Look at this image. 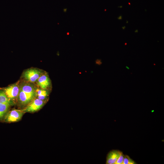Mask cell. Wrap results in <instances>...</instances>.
Wrapping results in <instances>:
<instances>
[{
	"instance_id": "1",
	"label": "cell",
	"mask_w": 164,
	"mask_h": 164,
	"mask_svg": "<svg viewBox=\"0 0 164 164\" xmlns=\"http://www.w3.org/2000/svg\"><path fill=\"white\" fill-rule=\"evenodd\" d=\"M36 97V89L32 85L24 83L20 86L18 98L20 103L26 104L31 101Z\"/></svg>"
},
{
	"instance_id": "2",
	"label": "cell",
	"mask_w": 164,
	"mask_h": 164,
	"mask_svg": "<svg viewBox=\"0 0 164 164\" xmlns=\"http://www.w3.org/2000/svg\"><path fill=\"white\" fill-rule=\"evenodd\" d=\"M41 74L40 70L37 69L31 68L25 70L23 76L26 80L31 82L34 83L37 82Z\"/></svg>"
},
{
	"instance_id": "3",
	"label": "cell",
	"mask_w": 164,
	"mask_h": 164,
	"mask_svg": "<svg viewBox=\"0 0 164 164\" xmlns=\"http://www.w3.org/2000/svg\"><path fill=\"white\" fill-rule=\"evenodd\" d=\"M19 90L20 86L17 83L5 88L4 91L8 97L11 100L18 97Z\"/></svg>"
},
{
	"instance_id": "4",
	"label": "cell",
	"mask_w": 164,
	"mask_h": 164,
	"mask_svg": "<svg viewBox=\"0 0 164 164\" xmlns=\"http://www.w3.org/2000/svg\"><path fill=\"white\" fill-rule=\"evenodd\" d=\"M44 102L43 100L38 98H36L32 100L29 104L24 109L25 112H33L40 109L44 105Z\"/></svg>"
},
{
	"instance_id": "5",
	"label": "cell",
	"mask_w": 164,
	"mask_h": 164,
	"mask_svg": "<svg viewBox=\"0 0 164 164\" xmlns=\"http://www.w3.org/2000/svg\"><path fill=\"white\" fill-rule=\"evenodd\" d=\"M25 112L23 110H13L7 114L5 118L6 121L8 122L18 121L21 119Z\"/></svg>"
},
{
	"instance_id": "6",
	"label": "cell",
	"mask_w": 164,
	"mask_h": 164,
	"mask_svg": "<svg viewBox=\"0 0 164 164\" xmlns=\"http://www.w3.org/2000/svg\"><path fill=\"white\" fill-rule=\"evenodd\" d=\"M122 153L121 151L119 150H113L110 151L107 155L106 164H115L118 158Z\"/></svg>"
},
{
	"instance_id": "7",
	"label": "cell",
	"mask_w": 164,
	"mask_h": 164,
	"mask_svg": "<svg viewBox=\"0 0 164 164\" xmlns=\"http://www.w3.org/2000/svg\"><path fill=\"white\" fill-rule=\"evenodd\" d=\"M37 82L38 85L43 89H46L50 85V79L47 74L46 73L41 74Z\"/></svg>"
},
{
	"instance_id": "8",
	"label": "cell",
	"mask_w": 164,
	"mask_h": 164,
	"mask_svg": "<svg viewBox=\"0 0 164 164\" xmlns=\"http://www.w3.org/2000/svg\"><path fill=\"white\" fill-rule=\"evenodd\" d=\"M49 93L46 89H36V96L39 99L44 100L48 97Z\"/></svg>"
},
{
	"instance_id": "9",
	"label": "cell",
	"mask_w": 164,
	"mask_h": 164,
	"mask_svg": "<svg viewBox=\"0 0 164 164\" xmlns=\"http://www.w3.org/2000/svg\"><path fill=\"white\" fill-rule=\"evenodd\" d=\"M0 103L13 104L12 102L8 97L5 92L1 90H0Z\"/></svg>"
},
{
	"instance_id": "10",
	"label": "cell",
	"mask_w": 164,
	"mask_h": 164,
	"mask_svg": "<svg viewBox=\"0 0 164 164\" xmlns=\"http://www.w3.org/2000/svg\"><path fill=\"white\" fill-rule=\"evenodd\" d=\"M11 105L7 103H0V119L5 115Z\"/></svg>"
},
{
	"instance_id": "11",
	"label": "cell",
	"mask_w": 164,
	"mask_h": 164,
	"mask_svg": "<svg viewBox=\"0 0 164 164\" xmlns=\"http://www.w3.org/2000/svg\"><path fill=\"white\" fill-rule=\"evenodd\" d=\"M136 163L130 157L127 155H124L122 164H135Z\"/></svg>"
},
{
	"instance_id": "12",
	"label": "cell",
	"mask_w": 164,
	"mask_h": 164,
	"mask_svg": "<svg viewBox=\"0 0 164 164\" xmlns=\"http://www.w3.org/2000/svg\"><path fill=\"white\" fill-rule=\"evenodd\" d=\"M124 155L122 153L121 154L117 160L115 164H122Z\"/></svg>"
},
{
	"instance_id": "13",
	"label": "cell",
	"mask_w": 164,
	"mask_h": 164,
	"mask_svg": "<svg viewBox=\"0 0 164 164\" xmlns=\"http://www.w3.org/2000/svg\"><path fill=\"white\" fill-rule=\"evenodd\" d=\"M117 19L119 20H121L122 19V16L121 15H120L119 16Z\"/></svg>"
},
{
	"instance_id": "14",
	"label": "cell",
	"mask_w": 164,
	"mask_h": 164,
	"mask_svg": "<svg viewBox=\"0 0 164 164\" xmlns=\"http://www.w3.org/2000/svg\"><path fill=\"white\" fill-rule=\"evenodd\" d=\"M125 28H126V27H125V26H123V27H122V28L123 30L125 29Z\"/></svg>"
},
{
	"instance_id": "15",
	"label": "cell",
	"mask_w": 164,
	"mask_h": 164,
	"mask_svg": "<svg viewBox=\"0 0 164 164\" xmlns=\"http://www.w3.org/2000/svg\"><path fill=\"white\" fill-rule=\"evenodd\" d=\"M138 30L137 29H136V30L135 32V33H137L138 32Z\"/></svg>"
},
{
	"instance_id": "16",
	"label": "cell",
	"mask_w": 164,
	"mask_h": 164,
	"mask_svg": "<svg viewBox=\"0 0 164 164\" xmlns=\"http://www.w3.org/2000/svg\"><path fill=\"white\" fill-rule=\"evenodd\" d=\"M67 10V9H66ZM66 10V9H64L63 10V11L64 12H66L67 11V10Z\"/></svg>"
},
{
	"instance_id": "17",
	"label": "cell",
	"mask_w": 164,
	"mask_h": 164,
	"mask_svg": "<svg viewBox=\"0 0 164 164\" xmlns=\"http://www.w3.org/2000/svg\"><path fill=\"white\" fill-rule=\"evenodd\" d=\"M67 35H69V32H68L67 33Z\"/></svg>"
},
{
	"instance_id": "18",
	"label": "cell",
	"mask_w": 164,
	"mask_h": 164,
	"mask_svg": "<svg viewBox=\"0 0 164 164\" xmlns=\"http://www.w3.org/2000/svg\"><path fill=\"white\" fill-rule=\"evenodd\" d=\"M122 6H118V7H120L121 8H122Z\"/></svg>"
},
{
	"instance_id": "19",
	"label": "cell",
	"mask_w": 164,
	"mask_h": 164,
	"mask_svg": "<svg viewBox=\"0 0 164 164\" xmlns=\"http://www.w3.org/2000/svg\"><path fill=\"white\" fill-rule=\"evenodd\" d=\"M126 67L127 68H128V69H129V68H128V67H127L126 66Z\"/></svg>"
},
{
	"instance_id": "20",
	"label": "cell",
	"mask_w": 164,
	"mask_h": 164,
	"mask_svg": "<svg viewBox=\"0 0 164 164\" xmlns=\"http://www.w3.org/2000/svg\"><path fill=\"white\" fill-rule=\"evenodd\" d=\"M128 3L129 5H130V3L129 2H128Z\"/></svg>"
},
{
	"instance_id": "21",
	"label": "cell",
	"mask_w": 164,
	"mask_h": 164,
	"mask_svg": "<svg viewBox=\"0 0 164 164\" xmlns=\"http://www.w3.org/2000/svg\"><path fill=\"white\" fill-rule=\"evenodd\" d=\"M128 22L127 20L126 23H128Z\"/></svg>"
},
{
	"instance_id": "22",
	"label": "cell",
	"mask_w": 164,
	"mask_h": 164,
	"mask_svg": "<svg viewBox=\"0 0 164 164\" xmlns=\"http://www.w3.org/2000/svg\"><path fill=\"white\" fill-rule=\"evenodd\" d=\"M126 44H127V43H125V45H126Z\"/></svg>"
}]
</instances>
